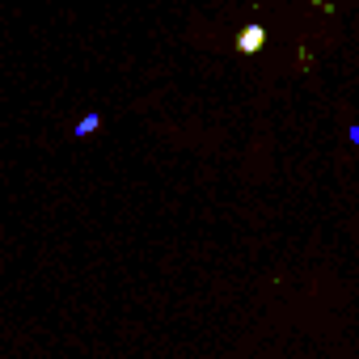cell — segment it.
Segmentation results:
<instances>
[{
	"mask_svg": "<svg viewBox=\"0 0 359 359\" xmlns=\"http://www.w3.org/2000/svg\"><path fill=\"white\" fill-rule=\"evenodd\" d=\"M262 47H266V30H262V26H245V30L237 34V51H241V55H258Z\"/></svg>",
	"mask_w": 359,
	"mask_h": 359,
	"instance_id": "cell-1",
	"label": "cell"
},
{
	"mask_svg": "<svg viewBox=\"0 0 359 359\" xmlns=\"http://www.w3.org/2000/svg\"><path fill=\"white\" fill-rule=\"evenodd\" d=\"M89 131H97V114H89V118L76 123V135H89Z\"/></svg>",
	"mask_w": 359,
	"mask_h": 359,
	"instance_id": "cell-2",
	"label": "cell"
}]
</instances>
